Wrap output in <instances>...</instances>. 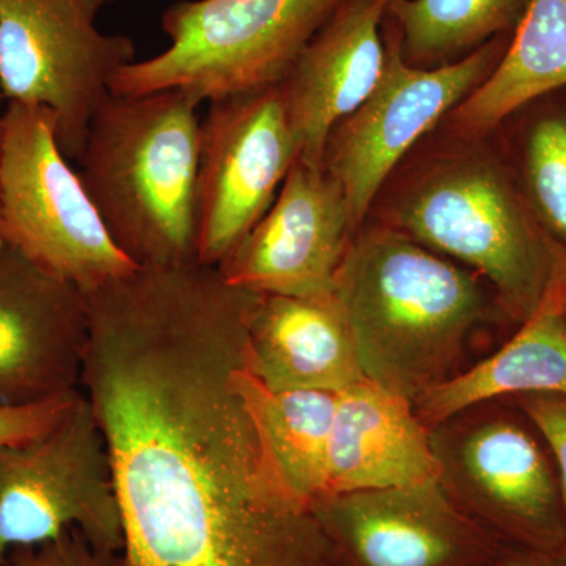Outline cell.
<instances>
[{"label":"cell","mask_w":566,"mask_h":566,"mask_svg":"<svg viewBox=\"0 0 566 566\" xmlns=\"http://www.w3.org/2000/svg\"><path fill=\"white\" fill-rule=\"evenodd\" d=\"M84 294L81 389L109 446L126 565L335 566L256 412V293L193 263L137 268Z\"/></svg>","instance_id":"obj_1"},{"label":"cell","mask_w":566,"mask_h":566,"mask_svg":"<svg viewBox=\"0 0 566 566\" xmlns=\"http://www.w3.org/2000/svg\"><path fill=\"white\" fill-rule=\"evenodd\" d=\"M367 221L485 279L516 326L566 292V249L528 207L493 134L438 126L387 178Z\"/></svg>","instance_id":"obj_2"},{"label":"cell","mask_w":566,"mask_h":566,"mask_svg":"<svg viewBox=\"0 0 566 566\" xmlns=\"http://www.w3.org/2000/svg\"><path fill=\"white\" fill-rule=\"evenodd\" d=\"M334 294L365 378L412 403L463 374L476 335L513 323L485 279L371 221L354 234Z\"/></svg>","instance_id":"obj_3"},{"label":"cell","mask_w":566,"mask_h":566,"mask_svg":"<svg viewBox=\"0 0 566 566\" xmlns=\"http://www.w3.org/2000/svg\"><path fill=\"white\" fill-rule=\"evenodd\" d=\"M199 106L178 88L111 93L85 137L82 182L112 240L139 268L197 263Z\"/></svg>","instance_id":"obj_4"},{"label":"cell","mask_w":566,"mask_h":566,"mask_svg":"<svg viewBox=\"0 0 566 566\" xmlns=\"http://www.w3.org/2000/svg\"><path fill=\"white\" fill-rule=\"evenodd\" d=\"M340 0H178L161 18L169 46L123 66L112 95L178 88L199 103L283 84Z\"/></svg>","instance_id":"obj_5"},{"label":"cell","mask_w":566,"mask_h":566,"mask_svg":"<svg viewBox=\"0 0 566 566\" xmlns=\"http://www.w3.org/2000/svg\"><path fill=\"white\" fill-rule=\"evenodd\" d=\"M0 156V240L87 293L136 271L112 240L43 107L7 103Z\"/></svg>","instance_id":"obj_6"},{"label":"cell","mask_w":566,"mask_h":566,"mask_svg":"<svg viewBox=\"0 0 566 566\" xmlns=\"http://www.w3.org/2000/svg\"><path fill=\"white\" fill-rule=\"evenodd\" d=\"M430 439L439 485L465 516L504 546L566 549L556 464L526 424L486 401L436 424Z\"/></svg>","instance_id":"obj_7"},{"label":"cell","mask_w":566,"mask_h":566,"mask_svg":"<svg viewBox=\"0 0 566 566\" xmlns=\"http://www.w3.org/2000/svg\"><path fill=\"white\" fill-rule=\"evenodd\" d=\"M71 528L106 549L125 545L109 446L84 392L50 430L0 446V564Z\"/></svg>","instance_id":"obj_8"},{"label":"cell","mask_w":566,"mask_h":566,"mask_svg":"<svg viewBox=\"0 0 566 566\" xmlns=\"http://www.w3.org/2000/svg\"><path fill=\"white\" fill-rule=\"evenodd\" d=\"M96 14L85 0H0V95L50 111L76 163L115 74L136 61L134 41L99 31Z\"/></svg>","instance_id":"obj_9"},{"label":"cell","mask_w":566,"mask_h":566,"mask_svg":"<svg viewBox=\"0 0 566 566\" xmlns=\"http://www.w3.org/2000/svg\"><path fill=\"white\" fill-rule=\"evenodd\" d=\"M386 63L381 80L353 114L335 125L323 164L344 189L354 227L367 221L387 178L486 80L504 55L512 33L493 40L463 61L417 69L401 57L392 22H382Z\"/></svg>","instance_id":"obj_10"},{"label":"cell","mask_w":566,"mask_h":566,"mask_svg":"<svg viewBox=\"0 0 566 566\" xmlns=\"http://www.w3.org/2000/svg\"><path fill=\"white\" fill-rule=\"evenodd\" d=\"M300 153L282 84L210 102L200 133L197 263L223 262L270 210Z\"/></svg>","instance_id":"obj_11"},{"label":"cell","mask_w":566,"mask_h":566,"mask_svg":"<svg viewBox=\"0 0 566 566\" xmlns=\"http://www.w3.org/2000/svg\"><path fill=\"white\" fill-rule=\"evenodd\" d=\"M312 509L335 566H494L502 547L438 480L326 495Z\"/></svg>","instance_id":"obj_12"},{"label":"cell","mask_w":566,"mask_h":566,"mask_svg":"<svg viewBox=\"0 0 566 566\" xmlns=\"http://www.w3.org/2000/svg\"><path fill=\"white\" fill-rule=\"evenodd\" d=\"M356 233L342 186L300 155L270 210L218 270L230 285L256 294L333 296Z\"/></svg>","instance_id":"obj_13"},{"label":"cell","mask_w":566,"mask_h":566,"mask_svg":"<svg viewBox=\"0 0 566 566\" xmlns=\"http://www.w3.org/2000/svg\"><path fill=\"white\" fill-rule=\"evenodd\" d=\"M87 344L84 292L0 240V408L81 389Z\"/></svg>","instance_id":"obj_14"},{"label":"cell","mask_w":566,"mask_h":566,"mask_svg":"<svg viewBox=\"0 0 566 566\" xmlns=\"http://www.w3.org/2000/svg\"><path fill=\"white\" fill-rule=\"evenodd\" d=\"M390 0H340L283 82L286 111L301 153L324 166V145L381 80L382 22Z\"/></svg>","instance_id":"obj_15"},{"label":"cell","mask_w":566,"mask_h":566,"mask_svg":"<svg viewBox=\"0 0 566 566\" xmlns=\"http://www.w3.org/2000/svg\"><path fill=\"white\" fill-rule=\"evenodd\" d=\"M248 367L271 392H340L365 376L335 294H256L248 322Z\"/></svg>","instance_id":"obj_16"},{"label":"cell","mask_w":566,"mask_h":566,"mask_svg":"<svg viewBox=\"0 0 566 566\" xmlns=\"http://www.w3.org/2000/svg\"><path fill=\"white\" fill-rule=\"evenodd\" d=\"M427 480L438 465L412 401L367 378L337 392L323 497Z\"/></svg>","instance_id":"obj_17"},{"label":"cell","mask_w":566,"mask_h":566,"mask_svg":"<svg viewBox=\"0 0 566 566\" xmlns=\"http://www.w3.org/2000/svg\"><path fill=\"white\" fill-rule=\"evenodd\" d=\"M566 292L545 305L501 349L416 401L424 427L452 419L472 406L523 394L566 397Z\"/></svg>","instance_id":"obj_18"},{"label":"cell","mask_w":566,"mask_h":566,"mask_svg":"<svg viewBox=\"0 0 566 566\" xmlns=\"http://www.w3.org/2000/svg\"><path fill=\"white\" fill-rule=\"evenodd\" d=\"M565 87L566 0H528L501 61L439 126L488 136L513 112Z\"/></svg>","instance_id":"obj_19"},{"label":"cell","mask_w":566,"mask_h":566,"mask_svg":"<svg viewBox=\"0 0 566 566\" xmlns=\"http://www.w3.org/2000/svg\"><path fill=\"white\" fill-rule=\"evenodd\" d=\"M491 134L536 219L566 249V87L513 112Z\"/></svg>","instance_id":"obj_20"},{"label":"cell","mask_w":566,"mask_h":566,"mask_svg":"<svg viewBox=\"0 0 566 566\" xmlns=\"http://www.w3.org/2000/svg\"><path fill=\"white\" fill-rule=\"evenodd\" d=\"M528 0H390L387 20L401 57L417 69L463 61L493 40L513 33Z\"/></svg>","instance_id":"obj_21"},{"label":"cell","mask_w":566,"mask_h":566,"mask_svg":"<svg viewBox=\"0 0 566 566\" xmlns=\"http://www.w3.org/2000/svg\"><path fill=\"white\" fill-rule=\"evenodd\" d=\"M253 400L286 485L314 506L326 493L327 453L337 394L326 390L271 392L253 378Z\"/></svg>","instance_id":"obj_22"},{"label":"cell","mask_w":566,"mask_h":566,"mask_svg":"<svg viewBox=\"0 0 566 566\" xmlns=\"http://www.w3.org/2000/svg\"><path fill=\"white\" fill-rule=\"evenodd\" d=\"M0 566H128L117 551L93 545L77 528L41 545L11 551Z\"/></svg>","instance_id":"obj_23"},{"label":"cell","mask_w":566,"mask_h":566,"mask_svg":"<svg viewBox=\"0 0 566 566\" xmlns=\"http://www.w3.org/2000/svg\"><path fill=\"white\" fill-rule=\"evenodd\" d=\"M512 400L549 449L566 513V397L547 392L523 394L512 397Z\"/></svg>","instance_id":"obj_24"},{"label":"cell","mask_w":566,"mask_h":566,"mask_svg":"<svg viewBox=\"0 0 566 566\" xmlns=\"http://www.w3.org/2000/svg\"><path fill=\"white\" fill-rule=\"evenodd\" d=\"M81 394L82 389H77L43 403L0 408V446L18 444L50 430L76 403Z\"/></svg>","instance_id":"obj_25"},{"label":"cell","mask_w":566,"mask_h":566,"mask_svg":"<svg viewBox=\"0 0 566 566\" xmlns=\"http://www.w3.org/2000/svg\"><path fill=\"white\" fill-rule=\"evenodd\" d=\"M494 566H566V549L532 551L502 545Z\"/></svg>","instance_id":"obj_26"},{"label":"cell","mask_w":566,"mask_h":566,"mask_svg":"<svg viewBox=\"0 0 566 566\" xmlns=\"http://www.w3.org/2000/svg\"><path fill=\"white\" fill-rule=\"evenodd\" d=\"M85 2H87L88 6H91L92 9L96 11V13H99V10H102L104 6H107V3L117 2V0H85Z\"/></svg>","instance_id":"obj_27"},{"label":"cell","mask_w":566,"mask_h":566,"mask_svg":"<svg viewBox=\"0 0 566 566\" xmlns=\"http://www.w3.org/2000/svg\"><path fill=\"white\" fill-rule=\"evenodd\" d=\"M3 109H0V156H2Z\"/></svg>","instance_id":"obj_28"},{"label":"cell","mask_w":566,"mask_h":566,"mask_svg":"<svg viewBox=\"0 0 566 566\" xmlns=\"http://www.w3.org/2000/svg\"><path fill=\"white\" fill-rule=\"evenodd\" d=\"M565 315H566V305H565Z\"/></svg>","instance_id":"obj_29"}]
</instances>
